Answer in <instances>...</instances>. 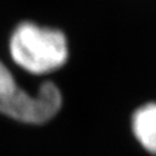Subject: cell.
<instances>
[{
    "label": "cell",
    "mask_w": 156,
    "mask_h": 156,
    "mask_svg": "<svg viewBox=\"0 0 156 156\" xmlns=\"http://www.w3.org/2000/svg\"><path fill=\"white\" fill-rule=\"evenodd\" d=\"M62 92L51 81H46L30 92L22 89L9 68L0 60V113L17 122L43 125L62 108Z\"/></svg>",
    "instance_id": "7a4b0ae2"
},
{
    "label": "cell",
    "mask_w": 156,
    "mask_h": 156,
    "mask_svg": "<svg viewBox=\"0 0 156 156\" xmlns=\"http://www.w3.org/2000/svg\"><path fill=\"white\" fill-rule=\"evenodd\" d=\"M8 52L20 69L33 76H46L68 62L69 42L57 27L22 21L11 33Z\"/></svg>",
    "instance_id": "6da1fadb"
},
{
    "label": "cell",
    "mask_w": 156,
    "mask_h": 156,
    "mask_svg": "<svg viewBox=\"0 0 156 156\" xmlns=\"http://www.w3.org/2000/svg\"><path fill=\"white\" fill-rule=\"evenodd\" d=\"M130 128L139 147L156 156V101L144 103L133 112Z\"/></svg>",
    "instance_id": "3957f363"
}]
</instances>
